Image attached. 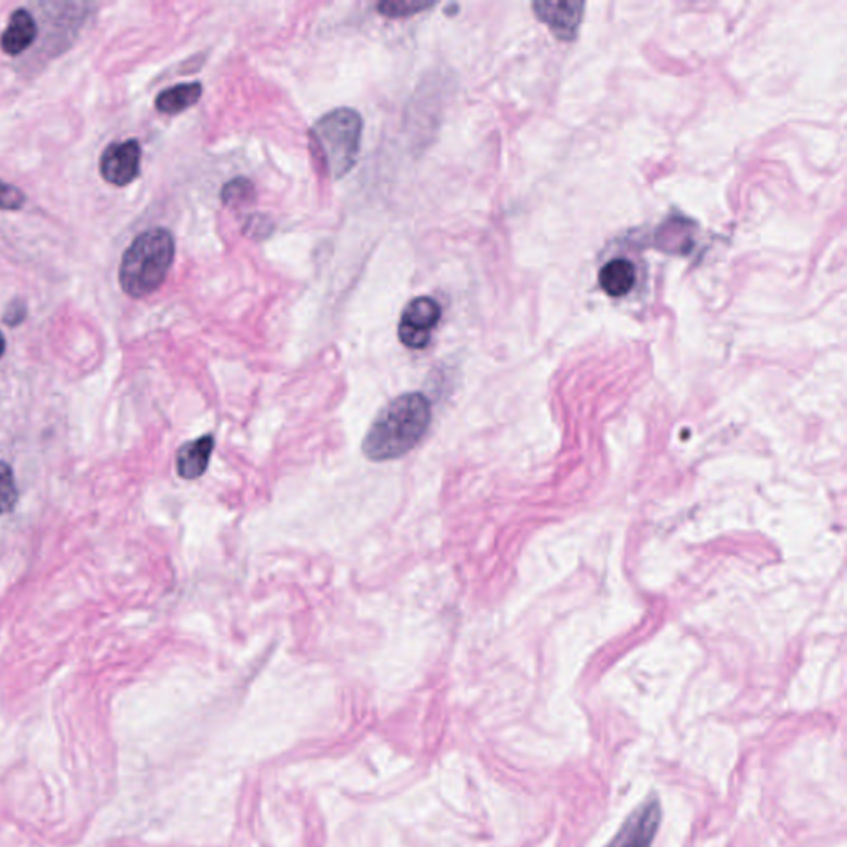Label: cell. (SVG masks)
I'll list each match as a JSON object with an SVG mask.
<instances>
[{"label": "cell", "mask_w": 847, "mask_h": 847, "mask_svg": "<svg viewBox=\"0 0 847 847\" xmlns=\"http://www.w3.org/2000/svg\"><path fill=\"white\" fill-rule=\"evenodd\" d=\"M431 420L428 396L422 393L401 394L379 410L372 420L363 441V454L371 462L404 457L426 438Z\"/></svg>", "instance_id": "cell-1"}, {"label": "cell", "mask_w": 847, "mask_h": 847, "mask_svg": "<svg viewBox=\"0 0 847 847\" xmlns=\"http://www.w3.org/2000/svg\"><path fill=\"white\" fill-rule=\"evenodd\" d=\"M176 256L168 229L152 228L139 234L121 257L118 280L130 298H145L161 289Z\"/></svg>", "instance_id": "cell-2"}, {"label": "cell", "mask_w": 847, "mask_h": 847, "mask_svg": "<svg viewBox=\"0 0 847 847\" xmlns=\"http://www.w3.org/2000/svg\"><path fill=\"white\" fill-rule=\"evenodd\" d=\"M361 138V114L352 108H336L314 124L310 151L327 176L342 180L355 168Z\"/></svg>", "instance_id": "cell-3"}, {"label": "cell", "mask_w": 847, "mask_h": 847, "mask_svg": "<svg viewBox=\"0 0 847 847\" xmlns=\"http://www.w3.org/2000/svg\"><path fill=\"white\" fill-rule=\"evenodd\" d=\"M441 305L431 296H417L404 308L401 317V343L409 349H424L431 342V333L441 320Z\"/></svg>", "instance_id": "cell-4"}, {"label": "cell", "mask_w": 847, "mask_h": 847, "mask_svg": "<svg viewBox=\"0 0 847 847\" xmlns=\"http://www.w3.org/2000/svg\"><path fill=\"white\" fill-rule=\"evenodd\" d=\"M142 145L138 139L111 143L100 156V174L111 186L124 187L142 173Z\"/></svg>", "instance_id": "cell-5"}, {"label": "cell", "mask_w": 847, "mask_h": 847, "mask_svg": "<svg viewBox=\"0 0 847 847\" xmlns=\"http://www.w3.org/2000/svg\"><path fill=\"white\" fill-rule=\"evenodd\" d=\"M661 821V807L658 799H648L645 805L630 814L613 843L607 847H649Z\"/></svg>", "instance_id": "cell-6"}, {"label": "cell", "mask_w": 847, "mask_h": 847, "mask_svg": "<svg viewBox=\"0 0 847 847\" xmlns=\"http://www.w3.org/2000/svg\"><path fill=\"white\" fill-rule=\"evenodd\" d=\"M38 25L27 9H17L9 17L5 30L0 35V49L5 56L19 57L34 46Z\"/></svg>", "instance_id": "cell-7"}, {"label": "cell", "mask_w": 847, "mask_h": 847, "mask_svg": "<svg viewBox=\"0 0 847 847\" xmlns=\"http://www.w3.org/2000/svg\"><path fill=\"white\" fill-rule=\"evenodd\" d=\"M216 439L212 434L200 435L194 441L186 442L177 451L176 469L181 479L196 480L206 474L209 467L210 455L214 452Z\"/></svg>", "instance_id": "cell-8"}, {"label": "cell", "mask_w": 847, "mask_h": 847, "mask_svg": "<svg viewBox=\"0 0 847 847\" xmlns=\"http://www.w3.org/2000/svg\"><path fill=\"white\" fill-rule=\"evenodd\" d=\"M535 11L560 38H572L582 17L581 2H535Z\"/></svg>", "instance_id": "cell-9"}, {"label": "cell", "mask_w": 847, "mask_h": 847, "mask_svg": "<svg viewBox=\"0 0 847 847\" xmlns=\"http://www.w3.org/2000/svg\"><path fill=\"white\" fill-rule=\"evenodd\" d=\"M202 97V85L197 82L180 83L156 97L155 107L159 113L177 114L189 110Z\"/></svg>", "instance_id": "cell-10"}, {"label": "cell", "mask_w": 847, "mask_h": 847, "mask_svg": "<svg viewBox=\"0 0 847 847\" xmlns=\"http://www.w3.org/2000/svg\"><path fill=\"white\" fill-rule=\"evenodd\" d=\"M600 283L610 296H623L636 283V270L626 259H614L601 269Z\"/></svg>", "instance_id": "cell-11"}, {"label": "cell", "mask_w": 847, "mask_h": 847, "mask_svg": "<svg viewBox=\"0 0 847 847\" xmlns=\"http://www.w3.org/2000/svg\"><path fill=\"white\" fill-rule=\"evenodd\" d=\"M221 197L225 206L250 202L256 197V187L245 177H235L222 187Z\"/></svg>", "instance_id": "cell-12"}, {"label": "cell", "mask_w": 847, "mask_h": 847, "mask_svg": "<svg viewBox=\"0 0 847 847\" xmlns=\"http://www.w3.org/2000/svg\"><path fill=\"white\" fill-rule=\"evenodd\" d=\"M19 490L14 472L5 462H0V515L8 514L17 503Z\"/></svg>", "instance_id": "cell-13"}, {"label": "cell", "mask_w": 847, "mask_h": 847, "mask_svg": "<svg viewBox=\"0 0 847 847\" xmlns=\"http://www.w3.org/2000/svg\"><path fill=\"white\" fill-rule=\"evenodd\" d=\"M432 5L434 4H431V2H409V0H406V2H394V0H390V2L378 4V11L384 17L401 19L428 11Z\"/></svg>", "instance_id": "cell-14"}, {"label": "cell", "mask_w": 847, "mask_h": 847, "mask_svg": "<svg viewBox=\"0 0 847 847\" xmlns=\"http://www.w3.org/2000/svg\"><path fill=\"white\" fill-rule=\"evenodd\" d=\"M27 204V196L19 187L0 181V210H21Z\"/></svg>", "instance_id": "cell-15"}, {"label": "cell", "mask_w": 847, "mask_h": 847, "mask_svg": "<svg viewBox=\"0 0 847 847\" xmlns=\"http://www.w3.org/2000/svg\"><path fill=\"white\" fill-rule=\"evenodd\" d=\"M27 318V304L21 298H15L5 308L4 323L8 327H19Z\"/></svg>", "instance_id": "cell-16"}, {"label": "cell", "mask_w": 847, "mask_h": 847, "mask_svg": "<svg viewBox=\"0 0 847 847\" xmlns=\"http://www.w3.org/2000/svg\"><path fill=\"white\" fill-rule=\"evenodd\" d=\"M5 353V336L2 334V331H0V358L4 356Z\"/></svg>", "instance_id": "cell-17"}]
</instances>
